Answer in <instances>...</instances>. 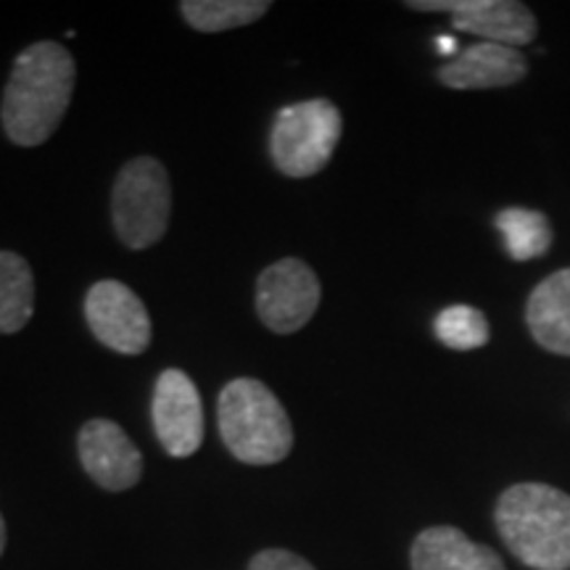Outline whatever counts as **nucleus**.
Returning <instances> with one entry per match:
<instances>
[{"label":"nucleus","mask_w":570,"mask_h":570,"mask_svg":"<svg viewBox=\"0 0 570 570\" xmlns=\"http://www.w3.org/2000/svg\"><path fill=\"white\" fill-rule=\"evenodd\" d=\"M77 82V63L67 48L53 40L35 42L13 61L0 122L13 146H42L67 117Z\"/></svg>","instance_id":"nucleus-1"},{"label":"nucleus","mask_w":570,"mask_h":570,"mask_svg":"<svg viewBox=\"0 0 570 570\" xmlns=\"http://www.w3.org/2000/svg\"><path fill=\"white\" fill-rule=\"evenodd\" d=\"M504 547L533 570H570V494L550 483H515L497 499Z\"/></svg>","instance_id":"nucleus-2"},{"label":"nucleus","mask_w":570,"mask_h":570,"mask_svg":"<svg viewBox=\"0 0 570 570\" xmlns=\"http://www.w3.org/2000/svg\"><path fill=\"white\" fill-rule=\"evenodd\" d=\"M217 423L225 446L246 465H275L294 449L288 412L256 377H235L219 391Z\"/></svg>","instance_id":"nucleus-3"},{"label":"nucleus","mask_w":570,"mask_h":570,"mask_svg":"<svg viewBox=\"0 0 570 570\" xmlns=\"http://www.w3.org/2000/svg\"><path fill=\"white\" fill-rule=\"evenodd\" d=\"M173 214V185L164 164L138 156L119 169L111 190V219L119 240L132 252L159 244Z\"/></svg>","instance_id":"nucleus-4"},{"label":"nucleus","mask_w":570,"mask_h":570,"mask_svg":"<svg viewBox=\"0 0 570 570\" xmlns=\"http://www.w3.org/2000/svg\"><path fill=\"white\" fill-rule=\"evenodd\" d=\"M344 132L338 106L327 98H309L277 111L269 130V156L285 177L304 180L331 164Z\"/></svg>","instance_id":"nucleus-5"},{"label":"nucleus","mask_w":570,"mask_h":570,"mask_svg":"<svg viewBox=\"0 0 570 570\" xmlns=\"http://www.w3.org/2000/svg\"><path fill=\"white\" fill-rule=\"evenodd\" d=\"M320 296L315 269L302 259H281L256 281V315L277 336H291L315 317Z\"/></svg>","instance_id":"nucleus-6"},{"label":"nucleus","mask_w":570,"mask_h":570,"mask_svg":"<svg viewBox=\"0 0 570 570\" xmlns=\"http://www.w3.org/2000/svg\"><path fill=\"white\" fill-rule=\"evenodd\" d=\"M407 9L449 13L458 32L479 35L483 42L523 48L537 40L539 21L529 6L518 0H410Z\"/></svg>","instance_id":"nucleus-7"},{"label":"nucleus","mask_w":570,"mask_h":570,"mask_svg":"<svg viewBox=\"0 0 570 570\" xmlns=\"http://www.w3.org/2000/svg\"><path fill=\"white\" fill-rule=\"evenodd\" d=\"M85 320L90 333L111 352L135 356L151 346V317L132 288L119 281L90 285L85 296Z\"/></svg>","instance_id":"nucleus-8"},{"label":"nucleus","mask_w":570,"mask_h":570,"mask_svg":"<svg viewBox=\"0 0 570 570\" xmlns=\"http://www.w3.org/2000/svg\"><path fill=\"white\" fill-rule=\"evenodd\" d=\"M154 431L169 458L185 460L204 444V407L188 373L169 367L156 377L151 402Z\"/></svg>","instance_id":"nucleus-9"},{"label":"nucleus","mask_w":570,"mask_h":570,"mask_svg":"<svg viewBox=\"0 0 570 570\" xmlns=\"http://www.w3.org/2000/svg\"><path fill=\"white\" fill-rule=\"evenodd\" d=\"M77 452L85 473L106 491H127L140 481L142 454L114 420L92 417L80 428Z\"/></svg>","instance_id":"nucleus-10"},{"label":"nucleus","mask_w":570,"mask_h":570,"mask_svg":"<svg viewBox=\"0 0 570 570\" xmlns=\"http://www.w3.org/2000/svg\"><path fill=\"white\" fill-rule=\"evenodd\" d=\"M441 85L452 90H491L510 88L529 75V61L520 48L499 42H475L446 61L439 71Z\"/></svg>","instance_id":"nucleus-11"},{"label":"nucleus","mask_w":570,"mask_h":570,"mask_svg":"<svg viewBox=\"0 0 570 570\" xmlns=\"http://www.w3.org/2000/svg\"><path fill=\"white\" fill-rule=\"evenodd\" d=\"M412 570H508L497 550L468 539L454 525L420 531L410 550Z\"/></svg>","instance_id":"nucleus-12"},{"label":"nucleus","mask_w":570,"mask_h":570,"mask_svg":"<svg viewBox=\"0 0 570 570\" xmlns=\"http://www.w3.org/2000/svg\"><path fill=\"white\" fill-rule=\"evenodd\" d=\"M525 325L541 348L570 356V267L544 277L531 291Z\"/></svg>","instance_id":"nucleus-13"},{"label":"nucleus","mask_w":570,"mask_h":570,"mask_svg":"<svg viewBox=\"0 0 570 570\" xmlns=\"http://www.w3.org/2000/svg\"><path fill=\"white\" fill-rule=\"evenodd\" d=\"M35 312V275L17 252H0V333L24 331Z\"/></svg>","instance_id":"nucleus-14"},{"label":"nucleus","mask_w":570,"mask_h":570,"mask_svg":"<svg viewBox=\"0 0 570 570\" xmlns=\"http://www.w3.org/2000/svg\"><path fill=\"white\" fill-rule=\"evenodd\" d=\"M497 230L502 233L508 254L515 262L539 259L550 252L552 246V225L541 212L523 209V206H510V209L497 214Z\"/></svg>","instance_id":"nucleus-15"},{"label":"nucleus","mask_w":570,"mask_h":570,"mask_svg":"<svg viewBox=\"0 0 570 570\" xmlns=\"http://www.w3.org/2000/svg\"><path fill=\"white\" fill-rule=\"evenodd\" d=\"M183 19L198 32L214 35L254 24L269 11L267 0H185Z\"/></svg>","instance_id":"nucleus-16"},{"label":"nucleus","mask_w":570,"mask_h":570,"mask_svg":"<svg viewBox=\"0 0 570 570\" xmlns=\"http://www.w3.org/2000/svg\"><path fill=\"white\" fill-rule=\"evenodd\" d=\"M433 331L441 344L454 352H473V348L487 346L491 338L487 315L470 304H452L441 309Z\"/></svg>","instance_id":"nucleus-17"},{"label":"nucleus","mask_w":570,"mask_h":570,"mask_svg":"<svg viewBox=\"0 0 570 570\" xmlns=\"http://www.w3.org/2000/svg\"><path fill=\"white\" fill-rule=\"evenodd\" d=\"M248 570H317V568L296 552L265 550L254 554L252 562H248Z\"/></svg>","instance_id":"nucleus-18"},{"label":"nucleus","mask_w":570,"mask_h":570,"mask_svg":"<svg viewBox=\"0 0 570 570\" xmlns=\"http://www.w3.org/2000/svg\"><path fill=\"white\" fill-rule=\"evenodd\" d=\"M436 46H439V51L444 53V56H452V53L460 51V42L454 40V38H446V35H441V38L436 40Z\"/></svg>","instance_id":"nucleus-19"},{"label":"nucleus","mask_w":570,"mask_h":570,"mask_svg":"<svg viewBox=\"0 0 570 570\" xmlns=\"http://www.w3.org/2000/svg\"><path fill=\"white\" fill-rule=\"evenodd\" d=\"M6 550V520L0 515V554Z\"/></svg>","instance_id":"nucleus-20"}]
</instances>
